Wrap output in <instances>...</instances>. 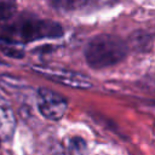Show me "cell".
I'll list each match as a JSON object with an SVG mask.
<instances>
[{
    "label": "cell",
    "mask_w": 155,
    "mask_h": 155,
    "mask_svg": "<svg viewBox=\"0 0 155 155\" xmlns=\"http://www.w3.org/2000/svg\"><path fill=\"white\" fill-rule=\"evenodd\" d=\"M126 44L117 36L101 34L91 39L85 48V58L90 67L102 69L119 63L126 56Z\"/></svg>",
    "instance_id": "1"
},
{
    "label": "cell",
    "mask_w": 155,
    "mask_h": 155,
    "mask_svg": "<svg viewBox=\"0 0 155 155\" xmlns=\"http://www.w3.org/2000/svg\"><path fill=\"white\" fill-rule=\"evenodd\" d=\"M63 34L59 23L46 19H28L18 29L22 41H34L44 38H57Z\"/></svg>",
    "instance_id": "2"
},
{
    "label": "cell",
    "mask_w": 155,
    "mask_h": 155,
    "mask_svg": "<svg viewBox=\"0 0 155 155\" xmlns=\"http://www.w3.org/2000/svg\"><path fill=\"white\" fill-rule=\"evenodd\" d=\"M67 107V99L57 92L48 88H40L38 91V108L46 119L59 120L64 115Z\"/></svg>",
    "instance_id": "3"
},
{
    "label": "cell",
    "mask_w": 155,
    "mask_h": 155,
    "mask_svg": "<svg viewBox=\"0 0 155 155\" xmlns=\"http://www.w3.org/2000/svg\"><path fill=\"white\" fill-rule=\"evenodd\" d=\"M34 70L38 71L40 75H44L51 80H54L59 84L75 87V88H88L91 87L90 80L75 71H69L64 69H56V68H48V67H34Z\"/></svg>",
    "instance_id": "4"
},
{
    "label": "cell",
    "mask_w": 155,
    "mask_h": 155,
    "mask_svg": "<svg viewBox=\"0 0 155 155\" xmlns=\"http://www.w3.org/2000/svg\"><path fill=\"white\" fill-rule=\"evenodd\" d=\"M16 130V116L4 97L0 96V140L7 142Z\"/></svg>",
    "instance_id": "5"
},
{
    "label": "cell",
    "mask_w": 155,
    "mask_h": 155,
    "mask_svg": "<svg viewBox=\"0 0 155 155\" xmlns=\"http://www.w3.org/2000/svg\"><path fill=\"white\" fill-rule=\"evenodd\" d=\"M0 51L12 58H21L24 54V46L11 38H0Z\"/></svg>",
    "instance_id": "6"
},
{
    "label": "cell",
    "mask_w": 155,
    "mask_h": 155,
    "mask_svg": "<svg viewBox=\"0 0 155 155\" xmlns=\"http://www.w3.org/2000/svg\"><path fill=\"white\" fill-rule=\"evenodd\" d=\"M16 0H0V21L8 19L16 11Z\"/></svg>",
    "instance_id": "7"
},
{
    "label": "cell",
    "mask_w": 155,
    "mask_h": 155,
    "mask_svg": "<svg viewBox=\"0 0 155 155\" xmlns=\"http://www.w3.org/2000/svg\"><path fill=\"white\" fill-rule=\"evenodd\" d=\"M51 1V5L58 10V11H70V10H74L78 5V1L79 0H50Z\"/></svg>",
    "instance_id": "8"
}]
</instances>
